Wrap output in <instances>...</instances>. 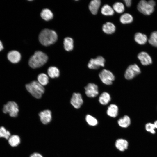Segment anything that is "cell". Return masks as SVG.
Masks as SVG:
<instances>
[{
  "mask_svg": "<svg viewBox=\"0 0 157 157\" xmlns=\"http://www.w3.org/2000/svg\"><path fill=\"white\" fill-rule=\"evenodd\" d=\"M40 43L45 46H48L54 43L57 39V35L53 30L45 28L42 30L39 35Z\"/></svg>",
  "mask_w": 157,
  "mask_h": 157,
  "instance_id": "6da1fadb",
  "label": "cell"
},
{
  "mask_svg": "<svg viewBox=\"0 0 157 157\" xmlns=\"http://www.w3.org/2000/svg\"><path fill=\"white\" fill-rule=\"evenodd\" d=\"M48 59V56L45 53L41 51H37L30 58L28 64L33 68H39L44 65Z\"/></svg>",
  "mask_w": 157,
  "mask_h": 157,
  "instance_id": "7a4b0ae2",
  "label": "cell"
},
{
  "mask_svg": "<svg viewBox=\"0 0 157 157\" xmlns=\"http://www.w3.org/2000/svg\"><path fill=\"white\" fill-rule=\"evenodd\" d=\"M27 90L33 97L40 99L42 96L45 91L44 88L38 81H34L26 85Z\"/></svg>",
  "mask_w": 157,
  "mask_h": 157,
  "instance_id": "3957f363",
  "label": "cell"
},
{
  "mask_svg": "<svg viewBox=\"0 0 157 157\" xmlns=\"http://www.w3.org/2000/svg\"><path fill=\"white\" fill-rule=\"evenodd\" d=\"M154 7L149 1H147L145 0H142L138 3L137 8L140 12L148 15H150L153 12L154 10Z\"/></svg>",
  "mask_w": 157,
  "mask_h": 157,
  "instance_id": "277c9868",
  "label": "cell"
},
{
  "mask_svg": "<svg viewBox=\"0 0 157 157\" xmlns=\"http://www.w3.org/2000/svg\"><path fill=\"white\" fill-rule=\"evenodd\" d=\"M3 111L5 113H8L10 116L15 117L18 115L19 110L18 106L16 103L10 101L4 105Z\"/></svg>",
  "mask_w": 157,
  "mask_h": 157,
  "instance_id": "5b68a950",
  "label": "cell"
},
{
  "mask_svg": "<svg viewBox=\"0 0 157 157\" xmlns=\"http://www.w3.org/2000/svg\"><path fill=\"white\" fill-rule=\"evenodd\" d=\"M141 72L140 67L137 64L131 65L126 70L124 73V77L127 80H131L140 74Z\"/></svg>",
  "mask_w": 157,
  "mask_h": 157,
  "instance_id": "8992f818",
  "label": "cell"
},
{
  "mask_svg": "<svg viewBox=\"0 0 157 157\" xmlns=\"http://www.w3.org/2000/svg\"><path fill=\"white\" fill-rule=\"evenodd\" d=\"M99 76L102 82L107 85H111L115 79V76L112 72L106 69L101 70Z\"/></svg>",
  "mask_w": 157,
  "mask_h": 157,
  "instance_id": "52a82bcc",
  "label": "cell"
},
{
  "mask_svg": "<svg viewBox=\"0 0 157 157\" xmlns=\"http://www.w3.org/2000/svg\"><path fill=\"white\" fill-rule=\"evenodd\" d=\"M105 60L101 56H98L95 58H91L89 62L88 67L91 69H97L101 67H104Z\"/></svg>",
  "mask_w": 157,
  "mask_h": 157,
  "instance_id": "ba28073f",
  "label": "cell"
},
{
  "mask_svg": "<svg viewBox=\"0 0 157 157\" xmlns=\"http://www.w3.org/2000/svg\"><path fill=\"white\" fill-rule=\"evenodd\" d=\"M84 88L86 95L89 97H95L99 94L98 86L95 84L89 83Z\"/></svg>",
  "mask_w": 157,
  "mask_h": 157,
  "instance_id": "9c48e42d",
  "label": "cell"
},
{
  "mask_svg": "<svg viewBox=\"0 0 157 157\" xmlns=\"http://www.w3.org/2000/svg\"><path fill=\"white\" fill-rule=\"evenodd\" d=\"M70 103L75 108H80L83 103L81 94L78 93H74L71 99Z\"/></svg>",
  "mask_w": 157,
  "mask_h": 157,
  "instance_id": "30bf717a",
  "label": "cell"
},
{
  "mask_svg": "<svg viewBox=\"0 0 157 157\" xmlns=\"http://www.w3.org/2000/svg\"><path fill=\"white\" fill-rule=\"evenodd\" d=\"M137 57L142 64L143 65H148L152 63V59L151 57L145 52H140L138 54Z\"/></svg>",
  "mask_w": 157,
  "mask_h": 157,
  "instance_id": "8fae6325",
  "label": "cell"
},
{
  "mask_svg": "<svg viewBox=\"0 0 157 157\" xmlns=\"http://www.w3.org/2000/svg\"><path fill=\"white\" fill-rule=\"evenodd\" d=\"M40 120L44 124L49 123L52 119L51 112L49 110H46L41 111L39 114Z\"/></svg>",
  "mask_w": 157,
  "mask_h": 157,
  "instance_id": "7c38bea8",
  "label": "cell"
},
{
  "mask_svg": "<svg viewBox=\"0 0 157 157\" xmlns=\"http://www.w3.org/2000/svg\"><path fill=\"white\" fill-rule=\"evenodd\" d=\"M7 58L8 60L12 63H16L20 60L21 56L18 51L13 50L8 53Z\"/></svg>",
  "mask_w": 157,
  "mask_h": 157,
  "instance_id": "4fadbf2b",
  "label": "cell"
},
{
  "mask_svg": "<svg viewBox=\"0 0 157 157\" xmlns=\"http://www.w3.org/2000/svg\"><path fill=\"white\" fill-rule=\"evenodd\" d=\"M101 3V1L100 0H93L90 2L88 7L92 14L95 15L97 14Z\"/></svg>",
  "mask_w": 157,
  "mask_h": 157,
  "instance_id": "5bb4252c",
  "label": "cell"
},
{
  "mask_svg": "<svg viewBox=\"0 0 157 157\" xmlns=\"http://www.w3.org/2000/svg\"><path fill=\"white\" fill-rule=\"evenodd\" d=\"M102 29L105 33L108 34H111L115 32L116 27L113 23L107 22L103 24Z\"/></svg>",
  "mask_w": 157,
  "mask_h": 157,
  "instance_id": "9a60e30c",
  "label": "cell"
},
{
  "mask_svg": "<svg viewBox=\"0 0 157 157\" xmlns=\"http://www.w3.org/2000/svg\"><path fill=\"white\" fill-rule=\"evenodd\" d=\"M134 39L135 42L140 45L144 44L148 40L147 35L140 32L135 33L134 36Z\"/></svg>",
  "mask_w": 157,
  "mask_h": 157,
  "instance_id": "2e32d148",
  "label": "cell"
},
{
  "mask_svg": "<svg viewBox=\"0 0 157 157\" xmlns=\"http://www.w3.org/2000/svg\"><path fill=\"white\" fill-rule=\"evenodd\" d=\"M118 111L117 106L114 104H111L108 108L107 113L110 117H115L118 115Z\"/></svg>",
  "mask_w": 157,
  "mask_h": 157,
  "instance_id": "e0dca14e",
  "label": "cell"
},
{
  "mask_svg": "<svg viewBox=\"0 0 157 157\" xmlns=\"http://www.w3.org/2000/svg\"><path fill=\"white\" fill-rule=\"evenodd\" d=\"M128 143L124 139H119L117 140L115 146L117 148L121 151H124L127 148Z\"/></svg>",
  "mask_w": 157,
  "mask_h": 157,
  "instance_id": "ac0fdd59",
  "label": "cell"
},
{
  "mask_svg": "<svg viewBox=\"0 0 157 157\" xmlns=\"http://www.w3.org/2000/svg\"><path fill=\"white\" fill-rule=\"evenodd\" d=\"M63 44L65 49L67 51H70L73 49V40L71 38H65L64 39Z\"/></svg>",
  "mask_w": 157,
  "mask_h": 157,
  "instance_id": "d6986e66",
  "label": "cell"
},
{
  "mask_svg": "<svg viewBox=\"0 0 157 157\" xmlns=\"http://www.w3.org/2000/svg\"><path fill=\"white\" fill-rule=\"evenodd\" d=\"M111 100L110 94L106 92H103L99 96V101L100 103L103 105H106L108 104Z\"/></svg>",
  "mask_w": 157,
  "mask_h": 157,
  "instance_id": "ffe728a7",
  "label": "cell"
},
{
  "mask_svg": "<svg viewBox=\"0 0 157 157\" xmlns=\"http://www.w3.org/2000/svg\"><path fill=\"white\" fill-rule=\"evenodd\" d=\"M40 15L42 18L46 21L50 20L53 17L52 12L48 8L43 9L40 13Z\"/></svg>",
  "mask_w": 157,
  "mask_h": 157,
  "instance_id": "44dd1931",
  "label": "cell"
},
{
  "mask_svg": "<svg viewBox=\"0 0 157 157\" xmlns=\"http://www.w3.org/2000/svg\"><path fill=\"white\" fill-rule=\"evenodd\" d=\"M101 13L105 16H112L114 13L113 8L108 4H105L101 8Z\"/></svg>",
  "mask_w": 157,
  "mask_h": 157,
  "instance_id": "7402d4cb",
  "label": "cell"
},
{
  "mask_svg": "<svg viewBox=\"0 0 157 157\" xmlns=\"http://www.w3.org/2000/svg\"><path fill=\"white\" fill-rule=\"evenodd\" d=\"M133 18L131 15L129 13H125L122 15L120 17V21L122 24H125L131 23Z\"/></svg>",
  "mask_w": 157,
  "mask_h": 157,
  "instance_id": "603a6c76",
  "label": "cell"
},
{
  "mask_svg": "<svg viewBox=\"0 0 157 157\" xmlns=\"http://www.w3.org/2000/svg\"><path fill=\"white\" fill-rule=\"evenodd\" d=\"M118 123L121 127L126 128L130 124L131 119L128 116L125 115L123 117L120 118L118 121Z\"/></svg>",
  "mask_w": 157,
  "mask_h": 157,
  "instance_id": "cb8c5ba5",
  "label": "cell"
},
{
  "mask_svg": "<svg viewBox=\"0 0 157 157\" xmlns=\"http://www.w3.org/2000/svg\"><path fill=\"white\" fill-rule=\"evenodd\" d=\"M47 73L49 76L52 78L58 77L60 75L59 69L54 66L49 67L47 70Z\"/></svg>",
  "mask_w": 157,
  "mask_h": 157,
  "instance_id": "d4e9b609",
  "label": "cell"
},
{
  "mask_svg": "<svg viewBox=\"0 0 157 157\" xmlns=\"http://www.w3.org/2000/svg\"><path fill=\"white\" fill-rule=\"evenodd\" d=\"M49 77L46 74L42 73L39 74L37 77L38 81L42 86H45L49 83Z\"/></svg>",
  "mask_w": 157,
  "mask_h": 157,
  "instance_id": "484cf974",
  "label": "cell"
},
{
  "mask_svg": "<svg viewBox=\"0 0 157 157\" xmlns=\"http://www.w3.org/2000/svg\"><path fill=\"white\" fill-rule=\"evenodd\" d=\"M8 142L10 145L11 146L16 147L20 144V138L17 135H13L10 137L8 139Z\"/></svg>",
  "mask_w": 157,
  "mask_h": 157,
  "instance_id": "4316f807",
  "label": "cell"
},
{
  "mask_svg": "<svg viewBox=\"0 0 157 157\" xmlns=\"http://www.w3.org/2000/svg\"><path fill=\"white\" fill-rule=\"evenodd\" d=\"M148 41L150 44L157 47V31H154L151 33Z\"/></svg>",
  "mask_w": 157,
  "mask_h": 157,
  "instance_id": "83f0119b",
  "label": "cell"
},
{
  "mask_svg": "<svg viewBox=\"0 0 157 157\" xmlns=\"http://www.w3.org/2000/svg\"><path fill=\"white\" fill-rule=\"evenodd\" d=\"M113 8L116 12L121 13L125 10V7L124 4L121 2H116L113 6Z\"/></svg>",
  "mask_w": 157,
  "mask_h": 157,
  "instance_id": "f1b7e54d",
  "label": "cell"
},
{
  "mask_svg": "<svg viewBox=\"0 0 157 157\" xmlns=\"http://www.w3.org/2000/svg\"><path fill=\"white\" fill-rule=\"evenodd\" d=\"M85 119L88 123L91 126H95L98 123L97 120L95 118L89 115L86 116Z\"/></svg>",
  "mask_w": 157,
  "mask_h": 157,
  "instance_id": "f546056e",
  "label": "cell"
},
{
  "mask_svg": "<svg viewBox=\"0 0 157 157\" xmlns=\"http://www.w3.org/2000/svg\"><path fill=\"white\" fill-rule=\"evenodd\" d=\"M10 136V132L6 130L4 127L1 126L0 127V137L8 139Z\"/></svg>",
  "mask_w": 157,
  "mask_h": 157,
  "instance_id": "4dcf8cb0",
  "label": "cell"
},
{
  "mask_svg": "<svg viewBox=\"0 0 157 157\" xmlns=\"http://www.w3.org/2000/svg\"><path fill=\"white\" fill-rule=\"evenodd\" d=\"M155 127L154 124L150 123H147L145 125V129L147 131L150 132L152 134L155 133Z\"/></svg>",
  "mask_w": 157,
  "mask_h": 157,
  "instance_id": "1f68e13d",
  "label": "cell"
},
{
  "mask_svg": "<svg viewBox=\"0 0 157 157\" xmlns=\"http://www.w3.org/2000/svg\"><path fill=\"white\" fill-rule=\"evenodd\" d=\"M126 6L128 7H130L132 1L131 0H125L124 1Z\"/></svg>",
  "mask_w": 157,
  "mask_h": 157,
  "instance_id": "d6a6232c",
  "label": "cell"
},
{
  "mask_svg": "<svg viewBox=\"0 0 157 157\" xmlns=\"http://www.w3.org/2000/svg\"><path fill=\"white\" fill-rule=\"evenodd\" d=\"M30 157H43V156L40 154L35 152L31 154Z\"/></svg>",
  "mask_w": 157,
  "mask_h": 157,
  "instance_id": "836d02e7",
  "label": "cell"
},
{
  "mask_svg": "<svg viewBox=\"0 0 157 157\" xmlns=\"http://www.w3.org/2000/svg\"><path fill=\"white\" fill-rule=\"evenodd\" d=\"M3 48V46L0 40V51H1Z\"/></svg>",
  "mask_w": 157,
  "mask_h": 157,
  "instance_id": "e575fe53",
  "label": "cell"
},
{
  "mask_svg": "<svg viewBox=\"0 0 157 157\" xmlns=\"http://www.w3.org/2000/svg\"><path fill=\"white\" fill-rule=\"evenodd\" d=\"M154 124L156 128L157 129V120L155 121L154 123Z\"/></svg>",
  "mask_w": 157,
  "mask_h": 157,
  "instance_id": "d590c367",
  "label": "cell"
}]
</instances>
